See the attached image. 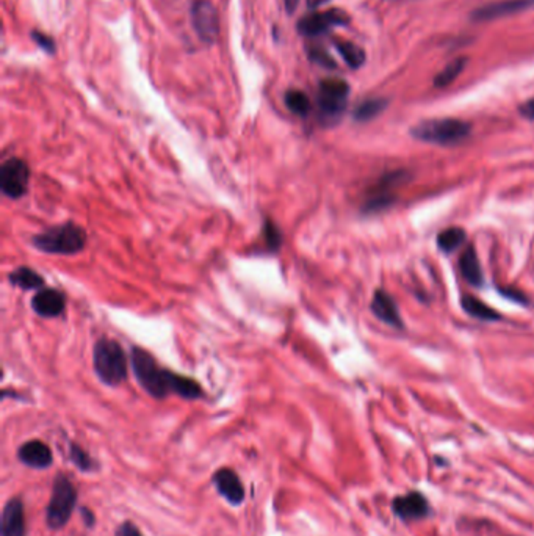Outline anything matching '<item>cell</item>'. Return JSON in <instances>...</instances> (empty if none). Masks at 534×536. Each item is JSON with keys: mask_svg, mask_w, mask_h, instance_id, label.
I'll use <instances>...</instances> for the list:
<instances>
[{"mask_svg": "<svg viewBox=\"0 0 534 536\" xmlns=\"http://www.w3.org/2000/svg\"><path fill=\"white\" fill-rule=\"evenodd\" d=\"M132 368L141 388L155 398H163L169 393H176L187 400H194L202 396L201 386L194 380L162 368L143 349H137V346L132 349Z\"/></svg>", "mask_w": 534, "mask_h": 536, "instance_id": "6da1fadb", "label": "cell"}, {"mask_svg": "<svg viewBox=\"0 0 534 536\" xmlns=\"http://www.w3.org/2000/svg\"><path fill=\"white\" fill-rule=\"evenodd\" d=\"M33 247L46 254L74 256L86 247V232L75 223L52 226L33 237Z\"/></svg>", "mask_w": 534, "mask_h": 536, "instance_id": "7a4b0ae2", "label": "cell"}, {"mask_svg": "<svg viewBox=\"0 0 534 536\" xmlns=\"http://www.w3.org/2000/svg\"><path fill=\"white\" fill-rule=\"evenodd\" d=\"M93 366L99 380L107 386H117L127 378V358L122 346L113 339L102 337L96 342Z\"/></svg>", "mask_w": 534, "mask_h": 536, "instance_id": "3957f363", "label": "cell"}, {"mask_svg": "<svg viewBox=\"0 0 534 536\" xmlns=\"http://www.w3.org/2000/svg\"><path fill=\"white\" fill-rule=\"evenodd\" d=\"M412 135L434 145H458L470 135V125L461 120L453 118H444V120H429L423 121L412 129Z\"/></svg>", "mask_w": 534, "mask_h": 536, "instance_id": "277c9868", "label": "cell"}, {"mask_svg": "<svg viewBox=\"0 0 534 536\" xmlns=\"http://www.w3.org/2000/svg\"><path fill=\"white\" fill-rule=\"evenodd\" d=\"M350 96V86L342 78H325L318 86V108L321 121L329 124L339 120Z\"/></svg>", "mask_w": 534, "mask_h": 536, "instance_id": "5b68a950", "label": "cell"}, {"mask_svg": "<svg viewBox=\"0 0 534 536\" xmlns=\"http://www.w3.org/2000/svg\"><path fill=\"white\" fill-rule=\"evenodd\" d=\"M75 503V491L66 477L60 475L53 483L49 507H47V524L52 529H60L73 515Z\"/></svg>", "mask_w": 534, "mask_h": 536, "instance_id": "8992f818", "label": "cell"}, {"mask_svg": "<svg viewBox=\"0 0 534 536\" xmlns=\"http://www.w3.org/2000/svg\"><path fill=\"white\" fill-rule=\"evenodd\" d=\"M30 168L18 157H11L0 167V190L11 200H19L28 190Z\"/></svg>", "mask_w": 534, "mask_h": 536, "instance_id": "52a82bcc", "label": "cell"}, {"mask_svg": "<svg viewBox=\"0 0 534 536\" xmlns=\"http://www.w3.org/2000/svg\"><path fill=\"white\" fill-rule=\"evenodd\" d=\"M192 24L204 43L214 44L219 35V18L210 0H194L192 5Z\"/></svg>", "mask_w": 534, "mask_h": 536, "instance_id": "ba28073f", "label": "cell"}, {"mask_svg": "<svg viewBox=\"0 0 534 536\" xmlns=\"http://www.w3.org/2000/svg\"><path fill=\"white\" fill-rule=\"evenodd\" d=\"M350 22L348 14L343 10L333 8L326 13H310L298 22V31L304 36H318L335 26H347Z\"/></svg>", "mask_w": 534, "mask_h": 536, "instance_id": "9c48e42d", "label": "cell"}, {"mask_svg": "<svg viewBox=\"0 0 534 536\" xmlns=\"http://www.w3.org/2000/svg\"><path fill=\"white\" fill-rule=\"evenodd\" d=\"M394 511L404 521H419L429 515V503L423 494L412 491L394 500Z\"/></svg>", "mask_w": 534, "mask_h": 536, "instance_id": "30bf717a", "label": "cell"}, {"mask_svg": "<svg viewBox=\"0 0 534 536\" xmlns=\"http://www.w3.org/2000/svg\"><path fill=\"white\" fill-rule=\"evenodd\" d=\"M534 6V0H500V2H492L484 5L473 13L475 21H491L505 18L515 13H520L523 10Z\"/></svg>", "mask_w": 534, "mask_h": 536, "instance_id": "8fae6325", "label": "cell"}, {"mask_svg": "<svg viewBox=\"0 0 534 536\" xmlns=\"http://www.w3.org/2000/svg\"><path fill=\"white\" fill-rule=\"evenodd\" d=\"M66 306L65 295L55 289H44L39 290L38 294L31 298V309H33L39 317L53 319L63 314Z\"/></svg>", "mask_w": 534, "mask_h": 536, "instance_id": "7c38bea8", "label": "cell"}, {"mask_svg": "<svg viewBox=\"0 0 534 536\" xmlns=\"http://www.w3.org/2000/svg\"><path fill=\"white\" fill-rule=\"evenodd\" d=\"M19 460L30 468L43 469L52 463V452L41 440H30L19 448Z\"/></svg>", "mask_w": 534, "mask_h": 536, "instance_id": "4fadbf2b", "label": "cell"}, {"mask_svg": "<svg viewBox=\"0 0 534 536\" xmlns=\"http://www.w3.org/2000/svg\"><path fill=\"white\" fill-rule=\"evenodd\" d=\"M372 311L373 314L387 323L390 326H402V317H399L398 307L394 299L384 290H378L372 299Z\"/></svg>", "mask_w": 534, "mask_h": 536, "instance_id": "5bb4252c", "label": "cell"}, {"mask_svg": "<svg viewBox=\"0 0 534 536\" xmlns=\"http://www.w3.org/2000/svg\"><path fill=\"white\" fill-rule=\"evenodd\" d=\"M215 485L218 491L232 503H240L245 498V490L240 482L239 475L231 469H221L215 474Z\"/></svg>", "mask_w": 534, "mask_h": 536, "instance_id": "9a60e30c", "label": "cell"}, {"mask_svg": "<svg viewBox=\"0 0 534 536\" xmlns=\"http://www.w3.org/2000/svg\"><path fill=\"white\" fill-rule=\"evenodd\" d=\"M23 510L18 499L6 503L2 513V536H23Z\"/></svg>", "mask_w": 534, "mask_h": 536, "instance_id": "2e32d148", "label": "cell"}, {"mask_svg": "<svg viewBox=\"0 0 534 536\" xmlns=\"http://www.w3.org/2000/svg\"><path fill=\"white\" fill-rule=\"evenodd\" d=\"M459 268L466 281L472 284V286H480V284L483 282L480 259H478V254L473 247H468L464 253H462L459 259Z\"/></svg>", "mask_w": 534, "mask_h": 536, "instance_id": "e0dca14e", "label": "cell"}, {"mask_svg": "<svg viewBox=\"0 0 534 536\" xmlns=\"http://www.w3.org/2000/svg\"><path fill=\"white\" fill-rule=\"evenodd\" d=\"M8 279L13 284V286L19 287L22 290H33L43 287L44 279L41 274H38L36 272L31 270L28 267H19L18 270H14L8 276Z\"/></svg>", "mask_w": 534, "mask_h": 536, "instance_id": "ac0fdd59", "label": "cell"}, {"mask_svg": "<svg viewBox=\"0 0 534 536\" xmlns=\"http://www.w3.org/2000/svg\"><path fill=\"white\" fill-rule=\"evenodd\" d=\"M335 49L339 51L345 63L352 69H357L364 65L365 61V52L360 49L359 46L351 41H345V39H335L334 41Z\"/></svg>", "mask_w": 534, "mask_h": 536, "instance_id": "d6986e66", "label": "cell"}, {"mask_svg": "<svg viewBox=\"0 0 534 536\" xmlns=\"http://www.w3.org/2000/svg\"><path fill=\"white\" fill-rule=\"evenodd\" d=\"M462 307L467 314L472 315L475 319L480 320H498L500 314L497 311H493L492 307H489L486 303H483L481 299H478L475 297H464L462 298Z\"/></svg>", "mask_w": 534, "mask_h": 536, "instance_id": "ffe728a7", "label": "cell"}, {"mask_svg": "<svg viewBox=\"0 0 534 536\" xmlns=\"http://www.w3.org/2000/svg\"><path fill=\"white\" fill-rule=\"evenodd\" d=\"M466 232L461 227H449V230L442 231L437 237V245L445 253H453L454 249L459 248L462 243L466 242Z\"/></svg>", "mask_w": 534, "mask_h": 536, "instance_id": "44dd1931", "label": "cell"}, {"mask_svg": "<svg viewBox=\"0 0 534 536\" xmlns=\"http://www.w3.org/2000/svg\"><path fill=\"white\" fill-rule=\"evenodd\" d=\"M286 105L296 116H308L312 108L309 96L300 90H290L286 93Z\"/></svg>", "mask_w": 534, "mask_h": 536, "instance_id": "7402d4cb", "label": "cell"}, {"mask_svg": "<svg viewBox=\"0 0 534 536\" xmlns=\"http://www.w3.org/2000/svg\"><path fill=\"white\" fill-rule=\"evenodd\" d=\"M467 65V58L466 57H461V58H456L453 60L451 63H449L441 73L437 74V77L434 78V85L437 86V88H444V86H449L454 78H458V76L464 71Z\"/></svg>", "mask_w": 534, "mask_h": 536, "instance_id": "603a6c76", "label": "cell"}, {"mask_svg": "<svg viewBox=\"0 0 534 536\" xmlns=\"http://www.w3.org/2000/svg\"><path fill=\"white\" fill-rule=\"evenodd\" d=\"M384 107H386V100L382 99H368L364 100L356 110H355V118L357 121H368L373 120L375 116H378Z\"/></svg>", "mask_w": 534, "mask_h": 536, "instance_id": "cb8c5ba5", "label": "cell"}, {"mask_svg": "<svg viewBox=\"0 0 534 536\" xmlns=\"http://www.w3.org/2000/svg\"><path fill=\"white\" fill-rule=\"evenodd\" d=\"M263 235H265V243H266V247H268V249L278 251L282 242L281 231L276 225L270 222V220H266L265 227H263Z\"/></svg>", "mask_w": 534, "mask_h": 536, "instance_id": "d4e9b609", "label": "cell"}, {"mask_svg": "<svg viewBox=\"0 0 534 536\" xmlns=\"http://www.w3.org/2000/svg\"><path fill=\"white\" fill-rule=\"evenodd\" d=\"M309 57L312 61L318 63V65L325 66V68H329L333 69L335 68V61L334 58L329 55L323 47H318V46H313V47H309Z\"/></svg>", "mask_w": 534, "mask_h": 536, "instance_id": "484cf974", "label": "cell"}, {"mask_svg": "<svg viewBox=\"0 0 534 536\" xmlns=\"http://www.w3.org/2000/svg\"><path fill=\"white\" fill-rule=\"evenodd\" d=\"M70 453H73V460L74 463L77 464L78 468H82L85 470H88L91 468V461H90V456L86 455L80 447L77 445H73V450H70Z\"/></svg>", "mask_w": 534, "mask_h": 536, "instance_id": "4316f807", "label": "cell"}, {"mask_svg": "<svg viewBox=\"0 0 534 536\" xmlns=\"http://www.w3.org/2000/svg\"><path fill=\"white\" fill-rule=\"evenodd\" d=\"M31 35H33V39L38 43V46L41 47V49H44L46 52H53L55 51V44H53L51 36L41 34V31H33Z\"/></svg>", "mask_w": 534, "mask_h": 536, "instance_id": "83f0119b", "label": "cell"}, {"mask_svg": "<svg viewBox=\"0 0 534 536\" xmlns=\"http://www.w3.org/2000/svg\"><path fill=\"white\" fill-rule=\"evenodd\" d=\"M115 536H143V535L140 533V530L137 529L135 525L130 524V522H125L120 527V529L116 530Z\"/></svg>", "mask_w": 534, "mask_h": 536, "instance_id": "f1b7e54d", "label": "cell"}, {"mask_svg": "<svg viewBox=\"0 0 534 536\" xmlns=\"http://www.w3.org/2000/svg\"><path fill=\"white\" fill-rule=\"evenodd\" d=\"M520 113L525 118H528V120L534 121V99L525 102V104L520 107Z\"/></svg>", "mask_w": 534, "mask_h": 536, "instance_id": "f546056e", "label": "cell"}, {"mask_svg": "<svg viewBox=\"0 0 534 536\" xmlns=\"http://www.w3.org/2000/svg\"><path fill=\"white\" fill-rule=\"evenodd\" d=\"M503 294H505L506 297H509V298L515 299V302H525V298H523V295H522V292L506 289V290H503Z\"/></svg>", "mask_w": 534, "mask_h": 536, "instance_id": "4dcf8cb0", "label": "cell"}, {"mask_svg": "<svg viewBox=\"0 0 534 536\" xmlns=\"http://www.w3.org/2000/svg\"><path fill=\"white\" fill-rule=\"evenodd\" d=\"M286 2V10L288 14H293L295 10L298 8V4H300V0H284Z\"/></svg>", "mask_w": 534, "mask_h": 536, "instance_id": "1f68e13d", "label": "cell"}, {"mask_svg": "<svg viewBox=\"0 0 534 536\" xmlns=\"http://www.w3.org/2000/svg\"><path fill=\"white\" fill-rule=\"evenodd\" d=\"M326 2V0H309V6H313V8H317L318 5H321V4H325Z\"/></svg>", "mask_w": 534, "mask_h": 536, "instance_id": "d6a6232c", "label": "cell"}]
</instances>
